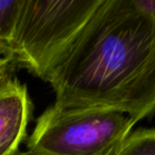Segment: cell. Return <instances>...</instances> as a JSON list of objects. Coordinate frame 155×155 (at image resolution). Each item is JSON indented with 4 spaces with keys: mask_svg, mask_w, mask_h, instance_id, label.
<instances>
[{
    "mask_svg": "<svg viewBox=\"0 0 155 155\" xmlns=\"http://www.w3.org/2000/svg\"><path fill=\"white\" fill-rule=\"evenodd\" d=\"M155 46V17L138 0H102L47 78L63 108H115Z\"/></svg>",
    "mask_w": 155,
    "mask_h": 155,
    "instance_id": "6da1fadb",
    "label": "cell"
},
{
    "mask_svg": "<svg viewBox=\"0 0 155 155\" xmlns=\"http://www.w3.org/2000/svg\"><path fill=\"white\" fill-rule=\"evenodd\" d=\"M102 0H22L8 58L47 80Z\"/></svg>",
    "mask_w": 155,
    "mask_h": 155,
    "instance_id": "7a4b0ae2",
    "label": "cell"
},
{
    "mask_svg": "<svg viewBox=\"0 0 155 155\" xmlns=\"http://www.w3.org/2000/svg\"><path fill=\"white\" fill-rule=\"evenodd\" d=\"M135 123L115 108L48 107L28 139L43 155H114Z\"/></svg>",
    "mask_w": 155,
    "mask_h": 155,
    "instance_id": "3957f363",
    "label": "cell"
},
{
    "mask_svg": "<svg viewBox=\"0 0 155 155\" xmlns=\"http://www.w3.org/2000/svg\"><path fill=\"white\" fill-rule=\"evenodd\" d=\"M32 103L27 86L7 77L0 82V155H15L27 136Z\"/></svg>",
    "mask_w": 155,
    "mask_h": 155,
    "instance_id": "277c9868",
    "label": "cell"
},
{
    "mask_svg": "<svg viewBox=\"0 0 155 155\" xmlns=\"http://www.w3.org/2000/svg\"><path fill=\"white\" fill-rule=\"evenodd\" d=\"M120 110L134 123L155 112V46L148 61L127 88Z\"/></svg>",
    "mask_w": 155,
    "mask_h": 155,
    "instance_id": "5b68a950",
    "label": "cell"
},
{
    "mask_svg": "<svg viewBox=\"0 0 155 155\" xmlns=\"http://www.w3.org/2000/svg\"><path fill=\"white\" fill-rule=\"evenodd\" d=\"M22 0H0V56L8 58Z\"/></svg>",
    "mask_w": 155,
    "mask_h": 155,
    "instance_id": "8992f818",
    "label": "cell"
},
{
    "mask_svg": "<svg viewBox=\"0 0 155 155\" xmlns=\"http://www.w3.org/2000/svg\"><path fill=\"white\" fill-rule=\"evenodd\" d=\"M114 155H155V129L130 134Z\"/></svg>",
    "mask_w": 155,
    "mask_h": 155,
    "instance_id": "52a82bcc",
    "label": "cell"
},
{
    "mask_svg": "<svg viewBox=\"0 0 155 155\" xmlns=\"http://www.w3.org/2000/svg\"><path fill=\"white\" fill-rule=\"evenodd\" d=\"M12 65V61L5 56H0V82L3 81L7 77H9L8 72Z\"/></svg>",
    "mask_w": 155,
    "mask_h": 155,
    "instance_id": "ba28073f",
    "label": "cell"
},
{
    "mask_svg": "<svg viewBox=\"0 0 155 155\" xmlns=\"http://www.w3.org/2000/svg\"><path fill=\"white\" fill-rule=\"evenodd\" d=\"M15 155H43V154H41V153H38V152H35V151L29 150V149H28V150L21 151V152H19V151H18Z\"/></svg>",
    "mask_w": 155,
    "mask_h": 155,
    "instance_id": "9c48e42d",
    "label": "cell"
}]
</instances>
